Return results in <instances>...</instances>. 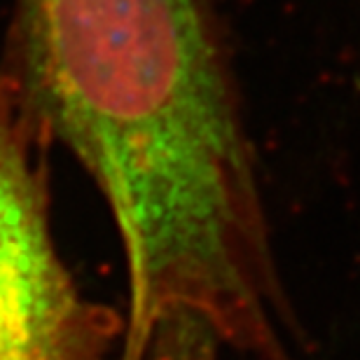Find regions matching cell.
I'll return each mask as SVG.
<instances>
[{
	"instance_id": "6da1fadb",
	"label": "cell",
	"mask_w": 360,
	"mask_h": 360,
	"mask_svg": "<svg viewBox=\"0 0 360 360\" xmlns=\"http://www.w3.org/2000/svg\"><path fill=\"white\" fill-rule=\"evenodd\" d=\"M105 199L127 264L120 360L194 328L302 360L213 0H17L0 73Z\"/></svg>"
},
{
	"instance_id": "3957f363",
	"label": "cell",
	"mask_w": 360,
	"mask_h": 360,
	"mask_svg": "<svg viewBox=\"0 0 360 360\" xmlns=\"http://www.w3.org/2000/svg\"><path fill=\"white\" fill-rule=\"evenodd\" d=\"M157 360H201L199 356H171V358H157Z\"/></svg>"
},
{
	"instance_id": "7a4b0ae2",
	"label": "cell",
	"mask_w": 360,
	"mask_h": 360,
	"mask_svg": "<svg viewBox=\"0 0 360 360\" xmlns=\"http://www.w3.org/2000/svg\"><path fill=\"white\" fill-rule=\"evenodd\" d=\"M49 148L0 75V360H120L124 316L77 285L56 246Z\"/></svg>"
}]
</instances>
